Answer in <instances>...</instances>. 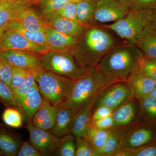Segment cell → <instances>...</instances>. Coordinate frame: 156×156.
I'll return each mask as SVG.
<instances>
[{"instance_id": "d6986e66", "label": "cell", "mask_w": 156, "mask_h": 156, "mask_svg": "<svg viewBox=\"0 0 156 156\" xmlns=\"http://www.w3.org/2000/svg\"><path fill=\"white\" fill-rule=\"evenodd\" d=\"M47 46L50 49L63 51L70 49L76 43L78 37L71 36L45 25L44 30Z\"/></svg>"}, {"instance_id": "f1b7e54d", "label": "cell", "mask_w": 156, "mask_h": 156, "mask_svg": "<svg viewBox=\"0 0 156 156\" xmlns=\"http://www.w3.org/2000/svg\"><path fill=\"white\" fill-rule=\"evenodd\" d=\"M76 137L71 133L61 137L60 144L53 155L76 156Z\"/></svg>"}, {"instance_id": "4dcf8cb0", "label": "cell", "mask_w": 156, "mask_h": 156, "mask_svg": "<svg viewBox=\"0 0 156 156\" xmlns=\"http://www.w3.org/2000/svg\"><path fill=\"white\" fill-rule=\"evenodd\" d=\"M2 119L6 126L13 128H19L22 126L23 116L16 108L7 107L3 113Z\"/></svg>"}, {"instance_id": "7402d4cb", "label": "cell", "mask_w": 156, "mask_h": 156, "mask_svg": "<svg viewBox=\"0 0 156 156\" xmlns=\"http://www.w3.org/2000/svg\"><path fill=\"white\" fill-rule=\"evenodd\" d=\"M134 44L141 51L144 57L156 58V30L151 23L140 33Z\"/></svg>"}, {"instance_id": "ab89813d", "label": "cell", "mask_w": 156, "mask_h": 156, "mask_svg": "<svg viewBox=\"0 0 156 156\" xmlns=\"http://www.w3.org/2000/svg\"><path fill=\"white\" fill-rule=\"evenodd\" d=\"M130 9L153 10L156 8V0H127Z\"/></svg>"}, {"instance_id": "8fae6325", "label": "cell", "mask_w": 156, "mask_h": 156, "mask_svg": "<svg viewBox=\"0 0 156 156\" xmlns=\"http://www.w3.org/2000/svg\"><path fill=\"white\" fill-rule=\"evenodd\" d=\"M129 10L119 0H97L94 21L95 23H113L122 18Z\"/></svg>"}, {"instance_id": "4fadbf2b", "label": "cell", "mask_w": 156, "mask_h": 156, "mask_svg": "<svg viewBox=\"0 0 156 156\" xmlns=\"http://www.w3.org/2000/svg\"><path fill=\"white\" fill-rule=\"evenodd\" d=\"M139 108L138 99L133 98L116 109L112 114L113 128L137 122Z\"/></svg>"}, {"instance_id": "bcb514c9", "label": "cell", "mask_w": 156, "mask_h": 156, "mask_svg": "<svg viewBox=\"0 0 156 156\" xmlns=\"http://www.w3.org/2000/svg\"><path fill=\"white\" fill-rule=\"evenodd\" d=\"M156 21V8L154 9L152 13V21Z\"/></svg>"}, {"instance_id": "d590c367", "label": "cell", "mask_w": 156, "mask_h": 156, "mask_svg": "<svg viewBox=\"0 0 156 156\" xmlns=\"http://www.w3.org/2000/svg\"><path fill=\"white\" fill-rule=\"evenodd\" d=\"M43 12L45 15L56 13L73 0H40Z\"/></svg>"}, {"instance_id": "f907efd6", "label": "cell", "mask_w": 156, "mask_h": 156, "mask_svg": "<svg viewBox=\"0 0 156 156\" xmlns=\"http://www.w3.org/2000/svg\"><path fill=\"white\" fill-rule=\"evenodd\" d=\"M151 25L153 26V27L156 30V21H151Z\"/></svg>"}, {"instance_id": "db71d44e", "label": "cell", "mask_w": 156, "mask_h": 156, "mask_svg": "<svg viewBox=\"0 0 156 156\" xmlns=\"http://www.w3.org/2000/svg\"><path fill=\"white\" fill-rule=\"evenodd\" d=\"M0 5V7H1V5Z\"/></svg>"}, {"instance_id": "c3c4849f", "label": "cell", "mask_w": 156, "mask_h": 156, "mask_svg": "<svg viewBox=\"0 0 156 156\" xmlns=\"http://www.w3.org/2000/svg\"><path fill=\"white\" fill-rule=\"evenodd\" d=\"M10 1V2H17V3H23V4H26V3L23 2V1L22 0H9Z\"/></svg>"}, {"instance_id": "8d00e7d4", "label": "cell", "mask_w": 156, "mask_h": 156, "mask_svg": "<svg viewBox=\"0 0 156 156\" xmlns=\"http://www.w3.org/2000/svg\"><path fill=\"white\" fill-rule=\"evenodd\" d=\"M138 70L156 81V58L144 56L139 65Z\"/></svg>"}, {"instance_id": "60d3db41", "label": "cell", "mask_w": 156, "mask_h": 156, "mask_svg": "<svg viewBox=\"0 0 156 156\" xmlns=\"http://www.w3.org/2000/svg\"><path fill=\"white\" fill-rule=\"evenodd\" d=\"M12 67L0 57V80L11 87Z\"/></svg>"}, {"instance_id": "277c9868", "label": "cell", "mask_w": 156, "mask_h": 156, "mask_svg": "<svg viewBox=\"0 0 156 156\" xmlns=\"http://www.w3.org/2000/svg\"><path fill=\"white\" fill-rule=\"evenodd\" d=\"M32 72L37 86L44 98L55 106L66 101L74 80L58 75L42 67Z\"/></svg>"}, {"instance_id": "ba28073f", "label": "cell", "mask_w": 156, "mask_h": 156, "mask_svg": "<svg viewBox=\"0 0 156 156\" xmlns=\"http://www.w3.org/2000/svg\"><path fill=\"white\" fill-rule=\"evenodd\" d=\"M156 140V125L138 122L125 136L119 150L132 151Z\"/></svg>"}, {"instance_id": "1f68e13d", "label": "cell", "mask_w": 156, "mask_h": 156, "mask_svg": "<svg viewBox=\"0 0 156 156\" xmlns=\"http://www.w3.org/2000/svg\"><path fill=\"white\" fill-rule=\"evenodd\" d=\"M76 139V156H97V149L87 136Z\"/></svg>"}, {"instance_id": "9c48e42d", "label": "cell", "mask_w": 156, "mask_h": 156, "mask_svg": "<svg viewBox=\"0 0 156 156\" xmlns=\"http://www.w3.org/2000/svg\"><path fill=\"white\" fill-rule=\"evenodd\" d=\"M26 127L29 133V142L41 155H53L60 144L61 138L56 136L51 130L37 128L31 122H28Z\"/></svg>"}, {"instance_id": "74e56055", "label": "cell", "mask_w": 156, "mask_h": 156, "mask_svg": "<svg viewBox=\"0 0 156 156\" xmlns=\"http://www.w3.org/2000/svg\"><path fill=\"white\" fill-rule=\"evenodd\" d=\"M29 73L27 70L20 68L13 67L12 68L11 85L10 88L12 90H15L26 80Z\"/></svg>"}, {"instance_id": "83f0119b", "label": "cell", "mask_w": 156, "mask_h": 156, "mask_svg": "<svg viewBox=\"0 0 156 156\" xmlns=\"http://www.w3.org/2000/svg\"><path fill=\"white\" fill-rule=\"evenodd\" d=\"M13 20L20 21L24 24L46 25L36 12L26 4L21 5L16 10Z\"/></svg>"}, {"instance_id": "3957f363", "label": "cell", "mask_w": 156, "mask_h": 156, "mask_svg": "<svg viewBox=\"0 0 156 156\" xmlns=\"http://www.w3.org/2000/svg\"><path fill=\"white\" fill-rule=\"evenodd\" d=\"M144 56L135 44L127 42L113 48L96 66L107 74L126 81L131 74L138 70Z\"/></svg>"}, {"instance_id": "9a60e30c", "label": "cell", "mask_w": 156, "mask_h": 156, "mask_svg": "<svg viewBox=\"0 0 156 156\" xmlns=\"http://www.w3.org/2000/svg\"><path fill=\"white\" fill-rule=\"evenodd\" d=\"M57 106L58 110L54 126L51 131L56 136L61 138L71 133L73 122L76 112L64 103Z\"/></svg>"}, {"instance_id": "44dd1931", "label": "cell", "mask_w": 156, "mask_h": 156, "mask_svg": "<svg viewBox=\"0 0 156 156\" xmlns=\"http://www.w3.org/2000/svg\"><path fill=\"white\" fill-rule=\"evenodd\" d=\"M22 142L16 133L0 124V153L2 155L17 156Z\"/></svg>"}, {"instance_id": "b9f144b4", "label": "cell", "mask_w": 156, "mask_h": 156, "mask_svg": "<svg viewBox=\"0 0 156 156\" xmlns=\"http://www.w3.org/2000/svg\"><path fill=\"white\" fill-rule=\"evenodd\" d=\"M17 156H41V153L30 142L22 141Z\"/></svg>"}, {"instance_id": "d6a6232c", "label": "cell", "mask_w": 156, "mask_h": 156, "mask_svg": "<svg viewBox=\"0 0 156 156\" xmlns=\"http://www.w3.org/2000/svg\"><path fill=\"white\" fill-rule=\"evenodd\" d=\"M35 82L33 73L31 71H29L28 75L24 83L17 89L13 90V95L17 105V108L21 104L24 96Z\"/></svg>"}, {"instance_id": "816d5d0a", "label": "cell", "mask_w": 156, "mask_h": 156, "mask_svg": "<svg viewBox=\"0 0 156 156\" xmlns=\"http://www.w3.org/2000/svg\"><path fill=\"white\" fill-rule=\"evenodd\" d=\"M23 2L27 4L29 2H33V1H35L36 0H22Z\"/></svg>"}, {"instance_id": "681fc988", "label": "cell", "mask_w": 156, "mask_h": 156, "mask_svg": "<svg viewBox=\"0 0 156 156\" xmlns=\"http://www.w3.org/2000/svg\"><path fill=\"white\" fill-rule=\"evenodd\" d=\"M10 2L9 0H0V5H4Z\"/></svg>"}, {"instance_id": "7dc6e473", "label": "cell", "mask_w": 156, "mask_h": 156, "mask_svg": "<svg viewBox=\"0 0 156 156\" xmlns=\"http://www.w3.org/2000/svg\"><path fill=\"white\" fill-rule=\"evenodd\" d=\"M119 1L123 5H124V6H126V7H127V8H129V9L127 0H119Z\"/></svg>"}, {"instance_id": "52a82bcc", "label": "cell", "mask_w": 156, "mask_h": 156, "mask_svg": "<svg viewBox=\"0 0 156 156\" xmlns=\"http://www.w3.org/2000/svg\"><path fill=\"white\" fill-rule=\"evenodd\" d=\"M133 98V92L126 81L115 83L107 87L98 95L93 105V110L101 106L108 107L115 110Z\"/></svg>"}, {"instance_id": "2e32d148", "label": "cell", "mask_w": 156, "mask_h": 156, "mask_svg": "<svg viewBox=\"0 0 156 156\" xmlns=\"http://www.w3.org/2000/svg\"><path fill=\"white\" fill-rule=\"evenodd\" d=\"M126 82L131 87L134 98L138 100L149 95L156 86V81L138 70L131 74Z\"/></svg>"}, {"instance_id": "5bb4252c", "label": "cell", "mask_w": 156, "mask_h": 156, "mask_svg": "<svg viewBox=\"0 0 156 156\" xmlns=\"http://www.w3.org/2000/svg\"><path fill=\"white\" fill-rule=\"evenodd\" d=\"M44 99V98L35 82L29 90L21 104L17 108L22 114L23 117H24L28 122H30L41 105Z\"/></svg>"}, {"instance_id": "d4e9b609", "label": "cell", "mask_w": 156, "mask_h": 156, "mask_svg": "<svg viewBox=\"0 0 156 156\" xmlns=\"http://www.w3.org/2000/svg\"><path fill=\"white\" fill-rule=\"evenodd\" d=\"M96 2L93 0H82L76 5V14L78 22L84 27L95 26L94 14Z\"/></svg>"}, {"instance_id": "ffe728a7", "label": "cell", "mask_w": 156, "mask_h": 156, "mask_svg": "<svg viewBox=\"0 0 156 156\" xmlns=\"http://www.w3.org/2000/svg\"><path fill=\"white\" fill-rule=\"evenodd\" d=\"M58 107L50 103L44 98L41 105L36 113L31 122L37 128L51 130L54 126Z\"/></svg>"}, {"instance_id": "e575fe53", "label": "cell", "mask_w": 156, "mask_h": 156, "mask_svg": "<svg viewBox=\"0 0 156 156\" xmlns=\"http://www.w3.org/2000/svg\"><path fill=\"white\" fill-rule=\"evenodd\" d=\"M0 101L7 107L17 108L13 91L6 83L0 80Z\"/></svg>"}, {"instance_id": "8992f818", "label": "cell", "mask_w": 156, "mask_h": 156, "mask_svg": "<svg viewBox=\"0 0 156 156\" xmlns=\"http://www.w3.org/2000/svg\"><path fill=\"white\" fill-rule=\"evenodd\" d=\"M41 66L65 77L76 80L82 76L87 70L81 67L69 51L49 50L40 57Z\"/></svg>"}, {"instance_id": "5b68a950", "label": "cell", "mask_w": 156, "mask_h": 156, "mask_svg": "<svg viewBox=\"0 0 156 156\" xmlns=\"http://www.w3.org/2000/svg\"><path fill=\"white\" fill-rule=\"evenodd\" d=\"M152 11L130 9L122 18L102 27L113 32L128 43L134 44L138 36L151 23Z\"/></svg>"}, {"instance_id": "603a6c76", "label": "cell", "mask_w": 156, "mask_h": 156, "mask_svg": "<svg viewBox=\"0 0 156 156\" xmlns=\"http://www.w3.org/2000/svg\"><path fill=\"white\" fill-rule=\"evenodd\" d=\"M95 100L87 104L76 112L71 129V133L76 137L87 135V127L91 122Z\"/></svg>"}, {"instance_id": "f35d334b", "label": "cell", "mask_w": 156, "mask_h": 156, "mask_svg": "<svg viewBox=\"0 0 156 156\" xmlns=\"http://www.w3.org/2000/svg\"><path fill=\"white\" fill-rule=\"evenodd\" d=\"M77 2H71L68 3L62 9L54 13H56L59 16L66 19L79 23L76 14V5Z\"/></svg>"}, {"instance_id": "6da1fadb", "label": "cell", "mask_w": 156, "mask_h": 156, "mask_svg": "<svg viewBox=\"0 0 156 156\" xmlns=\"http://www.w3.org/2000/svg\"><path fill=\"white\" fill-rule=\"evenodd\" d=\"M124 81L108 75L97 66L89 69L81 77L75 80L67 99L63 102L76 112L92 101L107 87Z\"/></svg>"}, {"instance_id": "7c38bea8", "label": "cell", "mask_w": 156, "mask_h": 156, "mask_svg": "<svg viewBox=\"0 0 156 156\" xmlns=\"http://www.w3.org/2000/svg\"><path fill=\"white\" fill-rule=\"evenodd\" d=\"M0 57L13 67L33 71L41 67L40 57L34 53L16 50L0 51Z\"/></svg>"}, {"instance_id": "ac0fdd59", "label": "cell", "mask_w": 156, "mask_h": 156, "mask_svg": "<svg viewBox=\"0 0 156 156\" xmlns=\"http://www.w3.org/2000/svg\"><path fill=\"white\" fill-rule=\"evenodd\" d=\"M47 20L49 26L59 32L71 36L78 37L86 28L79 23L61 17L56 13L48 14Z\"/></svg>"}, {"instance_id": "ee69618b", "label": "cell", "mask_w": 156, "mask_h": 156, "mask_svg": "<svg viewBox=\"0 0 156 156\" xmlns=\"http://www.w3.org/2000/svg\"><path fill=\"white\" fill-rule=\"evenodd\" d=\"M91 123L95 127L101 129H111L114 127V120L112 115Z\"/></svg>"}, {"instance_id": "7a4b0ae2", "label": "cell", "mask_w": 156, "mask_h": 156, "mask_svg": "<svg viewBox=\"0 0 156 156\" xmlns=\"http://www.w3.org/2000/svg\"><path fill=\"white\" fill-rule=\"evenodd\" d=\"M87 29L82 34L83 50L71 52L78 64L87 69L96 66L100 59L118 45L114 37L102 27L95 25Z\"/></svg>"}, {"instance_id": "836d02e7", "label": "cell", "mask_w": 156, "mask_h": 156, "mask_svg": "<svg viewBox=\"0 0 156 156\" xmlns=\"http://www.w3.org/2000/svg\"><path fill=\"white\" fill-rule=\"evenodd\" d=\"M113 156H156V140L132 151H118Z\"/></svg>"}, {"instance_id": "cb8c5ba5", "label": "cell", "mask_w": 156, "mask_h": 156, "mask_svg": "<svg viewBox=\"0 0 156 156\" xmlns=\"http://www.w3.org/2000/svg\"><path fill=\"white\" fill-rule=\"evenodd\" d=\"M139 113L137 122L156 125V100L150 95L138 99Z\"/></svg>"}, {"instance_id": "e0dca14e", "label": "cell", "mask_w": 156, "mask_h": 156, "mask_svg": "<svg viewBox=\"0 0 156 156\" xmlns=\"http://www.w3.org/2000/svg\"><path fill=\"white\" fill-rule=\"evenodd\" d=\"M138 122L128 126L112 128L106 144L97 151V156H113L119 149L122 141L126 134Z\"/></svg>"}, {"instance_id": "f6af8a7d", "label": "cell", "mask_w": 156, "mask_h": 156, "mask_svg": "<svg viewBox=\"0 0 156 156\" xmlns=\"http://www.w3.org/2000/svg\"><path fill=\"white\" fill-rule=\"evenodd\" d=\"M149 95L153 98L156 100V86L150 93Z\"/></svg>"}, {"instance_id": "4316f807", "label": "cell", "mask_w": 156, "mask_h": 156, "mask_svg": "<svg viewBox=\"0 0 156 156\" xmlns=\"http://www.w3.org/2000/svg\"><path fill=\"white\" fill-rule=\"evenodd\" d=\"M111 129H103L97 128L92 123L89 124L87 130V136L97 151L106 144Z\"/></svg>"}, {"instance_id": "484cf974", "label": "cell", "mask_w": 156, "mask_h": 156, "mask_svg": "<svg viewBox=\"0 0 156 156\" xmlns=\"http://www.w3.org/2000/svg\"><path fill=\"white\" fill-rule=\"evenodd\" d=\"M5 30L13 31L22 35L34 43L47 46L46 36L44 31L27 30L23 28L17 20H12L10 21L6 25L4 29V31Z\"/></svg>"}, {"instance_id": "f5cc1de1", "label": "cell", "mask_w": 156, "mask_h": 156, "mask_svg": "<svg viewBox=\"0 0 156 156\" xmlns=\"http://www.w3.org/2000/svg\"><path fill=\"white\" fill-rule=\"evenodd\" d=\"M73 1H75V2H80V1H82V0H73ZM93 1H95V2H96V1H97V0H93Z\"/></svg>"}, {"instance_id": "f546056e", "label": "cell", "mask_w": 156, "mask_h": 156, "mask_svg": "<svg viewBox=\"0 0 156 156\" xmlns=\"http://www.w3.org/2000/svg\"><path fill=\"white\" fill-rule=\"evenodd\" d=\"M24 4H25L9 2L1 5L0 7V35L4 31L6 25L13 20L16 10L20 6Z\"/></svg>"}, {"instance_id": "30bf717a", "label": "cell", "mask_w": 156, "mask_h": 156, "mask_svg": "<svg viewBox=\"0 0 156 156\" xmlns=\"http://www.w3.org/2000/svg\"><path fill=\"white\" fill-rule=\"evenodd\" d=\"M49 49L47 46L34 43L13 31L5 30L0 35V51L16 50L43 54Z\"/></svg>"}, {"instance_id": "7bdbcfd3", "label": "cell", "mask_w": 156, "mask_h": 156, "mask_svg": "<svg viewBox=\"0 0 156 156\" xmlns=\"http://www.w3.org/2000/svg\"><path fill=\"white\" fill-rule=\"evenodd\" d=\"M115 109L105 106H101L94 109L91 117V123L112 114Z\"/></svg>"}]
</instances>
